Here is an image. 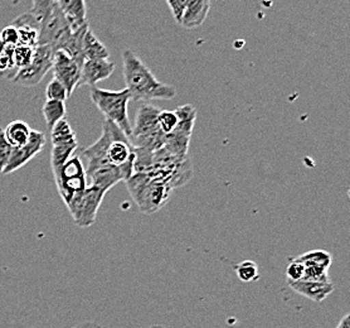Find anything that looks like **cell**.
<instances>
[{
	"label": "cell",
	"instance_id": "8d00e7d4",
	"mask_svg": "<svg viewBox=\"0 0 350 328\" xmlns=\"http://www.w3.org/2000/svg\"><path fill=\"white\" fill-rule=\"evenodd\" d=\"M149 328H165L164 326H161V325H152V327Z\"/></svg>",
	"mask_w": 350,
	"mask_h": 328
},
{
	"label": "cell",
	"instance_id": "9a60e30c",
	"mask_svg": "<svg viewBox=\"0 0 350 328\" xmlns=\"http://www.w3.org/2000/svg\"><path fill=\"white\" fill-rule=\"evenodd\" d=\"M12 25H14L18 31V45L33 49L38 46V25L31 13L18 16Z\"/></svg>",
	"mask_w": 350,
	"mask_h": 328
},
{
	"label": "cell",
	"instance_id": "ffe728a7",
	"mask_svg": "<svg viewBox=\"0 0 350 328\" xmlns=\"http://www.w3.org/2000/svg\"><path fill=\"white\" fill-rule=\"evenodd\" d=\"M83 57L88 60H109L110 52L90 28L83 37Z\"/></svg>",
	"mask_w": 350,
	"mask_h": 328
},
{
	"label": "cell",
	"instance_id": "5b68a950",
	"mask_svg": "<svg viewBox=\"0 0 350 328\" xmlns=\"http://www.w3.org/2000/svg\"><path fill=\"white\" fill-rule=\"evenodd\" d=\"M106 191L94 186H88L83 192L70 201L66 207L79 227H90L96 223L98 208L101 206Z\"/></svg>",
	"mask_w": 350,
	"mask_h": 328
},
{
	"label": "cell",
	"instance_id": "e0dca14e",
	"mask_svg": "<svg viewBox=\"0 0 350 328\" xmlns=\"http://www.w3.org/2000/svg\"><path fill=\"white\" fill-rule=\"evenodd\" d=\"M32 129L23 121H14L9 123L8 127L4 129V136L9 145L16 149L27 144Z\"/></svg>",
	"mask_w": 350,
	"mask_h": 328
},
{
	"label": "cell",
	"instance_id": "f1b7e54d",
	"mask_svg": "<svg viewBox=\"0 0 350 328\" xmlns=\"http://www.w3.org/2000/svg\"><path fill=\"white\" fill-rule=\"evenodd\" d=\"M46 99L48 101H62L64 103L68 97L67 90L61 82L52 79L46 88Z\"/></svg>",
	"mask_w": 350,
	"mask_h": 328
},
{
	"label": "cell",
	"instance_id": "52a82bcc",
	"mask_svg": "<svg viewBox=\"0 0 350 328\" xmlns=\"http://www.w3.org/2000/svg\"><path fill=\"white\" fill-rule=\"evenodd\" d=\"M52 73L53 79L64 85L68 97H71L73 91L79 88L81 79V67L71 57L62 49L53 52L52 57Z\"/></svg>",
	"mask_w": 350,
	"mask_h": 328
},
{
	"label": "cell",
	"instance_id": "d590c367",
	"mask_svg": "<svg viewBox=\"0 0 350 328\" xmlns=\"http://www.w3.org/2000/svg\"><path fill=\"white\" fill-rule=\"evenodd\" d=\"M5 49H7V46L4 45V42L1 40V37H0V56H3L4 55V52H5Z\"/></svg>",
	"mask_w": 350,
	"mask_h": 328
},
{
	"label": "cell",
	"instance_id": "603a6c76",
	"mask_svg": "<svg viewBox=\"0 0 350 328\" xmlns=\"http://www.w3.org/2000/svg\"><path fill=\"white\" fill-rule=\"evenodd\" d=\"M295 260L301 263L304 266L308 265H317V266H323L329 269L332 265V255L325 251V250H312L308 251L303 255L297 256Z\"/></svg>",
	"mask_w": 350,
	"mask_h": 328
},
{
	"label": "cell",
	"instance_id": "6da1fadb",
	"mask_svg": "<svg viewBox=\"0 0 350 328\" xmlns=\"http://www.w3.org/2000/svg\"><path fill=\"white\" fill-rule=\"evenodd\" d=\"M124 79L131 100L152 101V100H173L176 90L170 85L160 82L150 68L136 56L131 49L122 52Z\"/></svg>",
	"mask_w": 350,
	"mask_h": 328
},
{
	"label": "cell",
	"instance_id": "ac0fdd59",
	"mask_svg": "<svg viewBox=\"0 0 350 328\" xmlns=\"http://www.w3.org/2000/svg\"><path fill=\"white\" fill-rule=\"evenodd\" d=\"M90 25H85L81 27L80 29L72 32L71 37L66 42L62 47V51H64L68 56L71 57L72 60L79 64L82 66L85 62V57H83V37L85 33L88 32Z\"/></svg>",
	"mask_w": 350,
	"mask_h": 328
},
{
	"label": "cell",
	"instance_id": "d4e9b609",
	"mask_svg": "<svg viewBox=\"0 0 350 328\" xmlns=\"http://www.w3.org/2000/svg\"><path fill=\"white\" fill-rule=\"evenodd\" d=\"M236 274L243 283H252L260 278L258 266L252 260H245L236 266Z\"/></svg>",
	"mask_w": 350,
	"mask_h": 328
},
{
	"label": "cell",
	"instance_id": "484cf974",
	"mask_svg": "<svg viewBox=\"0 0 350 328\" xmlns=\"http://www.w3.org/2000/svg\"><path fill=\"white\" fill-rule=\"evenodd\" d=\"M13 49L14 47H7L3 56H0V79H8L13 81L18 70L13 64Z\"/></svg>",
	"mask_w": 350,
	"mask_h": 328
},
{
	"label": "cell",
	"instance_id": "44dd1931",
	"mask_svg": "<svg viewBox=\"0 0 350 328\" xmlns=\"http://www.w3.org/2000/svg\"><path fill=\"white\" fill-rule=\"evenodd\" d=\"M51 140L53 145L77 144V136L68 121L62 119L51 129Z\"/></svg>",
	"mask_w": 350,
	"mask_h": 328
},
{
	"label": "cell",
	"instance_id": "83f0119b",
	"mask_svg": "<svg viewBox=\"0 0 350 328\" xmlns=\"http://www.w3.org/2000/svg\"><path fill=\"white\" fill-rule=\"evenodd\" d=\"M178 116L175 112H170V110H160L159 116H158V125H159V130L169 136L174 131L175 128L178 127Z\"/></svg>",
	"mask_w": 350,
	"mask_h": 328
},
{
	"label": "cell",
	"instance_id": "cb8c5ba5",
	"mask_svg": "<svg viewBox=\"0 0 350 328\" xmlns=\"http://www.w3.org/2000/svg\"><path fill=\"white\" fill-rule=\"evenodd\" d=\"M77 149H79V143L77 144L53 145L52 152H51L52 171L61 168L64 163L71 158L72 155H75V152Z\"/></svg>",
	"mask_w": 350,
	"mask_h": 328
},
{
	"label": "cell",
	"instance_id": "7402d4cb",
	"mask_svg": "<svg viewBox=\"0 0 350 328\" xmlns=\"http://www.w3.org/2000/svg\"><path fill=\"white\" fill-rule=\"evenodd\" d=\"M43 118L49 129L53 128L58 121H62L66 116V104L62 101H48L43 105L42 109Z\"/></svg>",
	"mask_w": 350,
	"mask_h": 328
},
{
	"label": "cell",
	"instance_id": "4316f807",
	"mask_svg": "<svg viewBox=\"0 0 350 328\" xmlns=\"http://www.w3.org/2000/svg\"><path fill=\"white\" fill-rule=\"evenodd\" d=\"M33 52H34L33 47L21 46V45L14 47V49H13V64H14V67L18 71L31 64Z\"/></svg>",
	"mask_w": 350,
	"mask_h": 328
},
{
	"label": "cell",
	"instance_id": "e575fe53",
	"mask_svg": "<svg viewBox=\"0 0 350 328\" xmlns=\"http://www.w3.org/2000/svg\"><path fill=\"white\" fill-rule=\"evenodd\" d=\"M336 328H350L349 314L348 313L342 317Z\"/></svg>",
	"mask_w": 350,
	"mask_h": 328
},
{
	"label": "cell",
	"instance_id": "7a4b0ae2",
	"mask_svg": "<svg viewBox=\"0 0 350 328\" xmlns=\"http://www.w3.org/2000/svg\"><path fill=\"white\" fill-rule=\"evenodd\" d=\"M29 13L38 25V46H49L53 52L62 49L71 37L72 29L57 1L36 0Z\"/></svg>",
	"mask_w": 350,
	"mask_h": 328
},
{
	"label": "cell",
	"instance_id": "1f68e13d",
	"mask_svg": "<svg viewBox=\"0 0 350 328\" xmlns=\"http://www.w3.org/2000/svg\"><path fill=\"white\" fill-rule=\"evenodd\" d=\"M167 7L172 10V14L174 16L175 22L178 25L182 23L184 12L188 5V0H167Z\"/></svg>",
	"mask_w": 350,
	"mask_h": 328
},
{
	"label": "cell",
	"instance_id": "ba28073f",
	"mask_svg": "<svg viewBox=\"0 0 350 328\" xmlns=\"http://www.w3.org/2000/svg\"><path fill=\"white\" fill-rule=\"evenodd\" d=\"M46 143H47L46 136L42 131L32 129L27 144L12 151L8 164L4 169L3 175H10L24 167L28 162H31L36 155H38L43 151Z\"/></svg>",
	"mask_w": 350,
	"mask_h": 328
},
{
	"label": "cell",
	"instance_id": "277c9868",
	"mask_svg": "<svg viewBox=\"0 0 350 328\" xmlns=\"http://www.w3.org/2000/svg\"><path fill=\"white\" fill-rule=\"evenodd\" d=\"M57 191L64 205H68L72 199L79 196L88 188L86 169L80 155L75 154L64 163L61 168L53 169Z\"/></svg>",
	"mask_w": 350,
	"mask_h": 328
},
{
	"label": "cell",
	"instance_id": "9c48e42d",
	"mask_svg": "<svg viewBox=\"0 0 350 328\" xmlns=\"http://www.w3.org/2000/svg\"><path fill=\"white\" fill-rule=\"evenodd\" d=\"M172 190L173 188L165 181L152 177L136 203L144 214H154L167 203Z\"/></svg>",
	"mask_w": 350,
	"mask_h": 328
},
{
	"label": "cell",
	"instance_id": "30bf717a",
	"mask_svg": "<svg viewBox=\"0 0 350 328\" xmlns=\"http://www.w3.org/2000/svg\"><path fill=\"white\" fill-rule=\"evenodd\" d=\"M115 71V64L109 60H88L81 66L80 86L94 88L100 81L106 80Z\"/></svg>",
	"mask_w": 350,
	"mask_h": 328
},
{
	"label": "cell",
	"instance_id": "4fadbf2b",
	"mask_svg": "<svg viewBox=\"0 0 350 328\" xmlns=\"http://www.w3.org/2000/svg\"><path fill=\"white\" fill-rule=\"evenodd\" d=\"M86 179L88 186H94L100 190H104L106 192H109L113 186H116L121 181H125L120 168L112 164L103 166L88 172L86 173Z\"/></svg>",
	"mask_w": 350,
	"mask_h": 328
},
{
	"label": "cell",
	"instance_id": "8992f818",
	"mask_svg": "<svg viewBox=\"0 0 350 328\" xmlns=\"http://www.w3.org/2000/svg\"><path fill=\"white\" fill-rule=\"evenodd\" d=\"M52 57L53 49L49 46L34 47L31 64L18 71L13 82L23 88L37 86L44 79L48 71L52 70Z\"/></svg>",
	"mask_w": 350,
	"mask_h": 328
},
{
	"label": "cell",
	"instance_id": "d6a6232c",
	"mask_svg": "<svg viewBox=\"0 0 350 328\" xmlns=\"http://www.w3.org/2000/svg\"><path fill=\"white\" fill-rule=\"evenodd\" d=\"M0 37L7 47H16L19 43V36H18V31L14 25H10L5 27L0 32Z\"/></svg>",
	"mask_w": 350,
	"mask_h": 328
},
{
	"label": "cell",
	"instance_id": "2e32d148",
	"mask_svg": "<svg viewBox=\"0 0 350 328\" xmlns=\"http://www.w3.org/2000/svg\"><path fill=\"white\" fill-rule=\"evenodd\" d=\"M211 9V1L208 0H189L184 12L180 25L187 29H196L204 23Z\"/></svg>",
	"mask_w": 350,
	"mask_h": 328
},
{
	"label": "cell",
	"instance_id": "7c38bea8",
	"mask_svg": "<svg viewBox=\"0 0 350 328\" xmlns=\"http://www.w3.org/2000/svg\"><path fill=\"white\" fill-rule=\"evenodd\" d=\"M288 286L297 294L305 297L315 303H321L323 301H325L335 289L333 283H320L311 280H299L294 283H288Z\"/></svg>",
	"mask_w": 350,
	"mask_h": 328
},
{
	"label": "cell",
	"instance_id": "5bb4252c",
	"mask_svg": "<svg viewBox=\"0 0 350 328\" xmlns=\"http://www.w3.org/2000/svg\"><path fill=\"white\" fill-rule=\"evenodd\" d=\"M57 5L64 13L72 32L88 25V5L83 0H57Z\"/></svg>",
	"mask_w": 350,
	"mask_h": 328
},
{
	"label": "cell",
	"instance_id": "4dcf8cb0",
	"mask_svg": "<svg viewBox=\"0 0 350 328\" xmlns=\"http://www.w3.org/2000/svg\"><path fill=\"white\" fill-rule=\"evenodd\" d=\"M304 273H305V268L301 263H299L297 260H291V263L287 265L286 277L288 283H294V281H299L304 278Z\"/></svg>",
	"mask_w": 350,
	"mask_h": 328
},
{
	"label": "cell",
	"instance_id": "d6986e66",
	"mask_svg": "<svg viewBox=\"0 0 350 328\" xmlns=\"http://www.w3.org/2000/svg\"><path fill=\"white\" fill-rule=\"evenodd\" d=\"M178 116V127L175 128L172 134L175 136H184L191 139V130L194 127V121L197 119V110L191 104L183 105L175 110Z\"/></svg>",
	"mask_w": 350,
	"mask_h": 328
},
{
	"label": "cell",
	"instance_id": "f546056e",
	"mask_svg": "<svg viewBox=\"0 0 350 328\" xmlns=\"http://www.w3.org/2000/svg\"><path fill=\"white\" fill-rule=\"evenodd\" d=\"M12 151H13V148L9 145L5 136H4V129L0 128V175H3L4 169L8 164Z\"/></svg>",
	"mask_w": 350,
	"mask_h": 328
},
{
	"label": "cell",
	"instance_id": "8fae6325",
	"mask_svg": "<svg viewBox=\"0 0 350 328\" xmlns=\"http://www.w3.org/2000/svg\"><path fill=\"white\" fill-rule=\"evenodd\" d=\"M159 112L160 109L149 103L140 105V108L136 112L135 125L133 128L131 136L139 138V136H149L160 131L159 125H158Z\"/></svg>",
	"mask_w": 350,
	"mask_h": 328
},
{
	"label": "cell",
	"instance_id": "3957f363",
	"mask_svg": "<svg viewBox=\"0 0 350 328\" xmlns=\"http://www.w3.org/2000/svg\"><path fill=\"white\" fill-rule=\"evenodd\" d=\"M90 97L96 108L103 112L105 121L113 123L128 138L131 136L133 128L128 115V105L131 97L128 88L112 91L94 86L90 88Z\"/></svg>",
	"mask_w": 350,
	"mask_h": 328
},
{
	"label": "cell",
	"instance_id": "836d02e7",
	"mask_svg": "<svg viewBox=\"0 0 350 328\" xmlns=\"http://www.w3.org/2000/svg\"><path fill=\"white\" fill-rule=\"evenodd\" d=\"M73 328H104L101 325H98V323H96V322H85V323H82V325H77V326H75Z\"/></svg>",
	"mask_w": 350,
	"mask_h": 328
}]
</instances>
